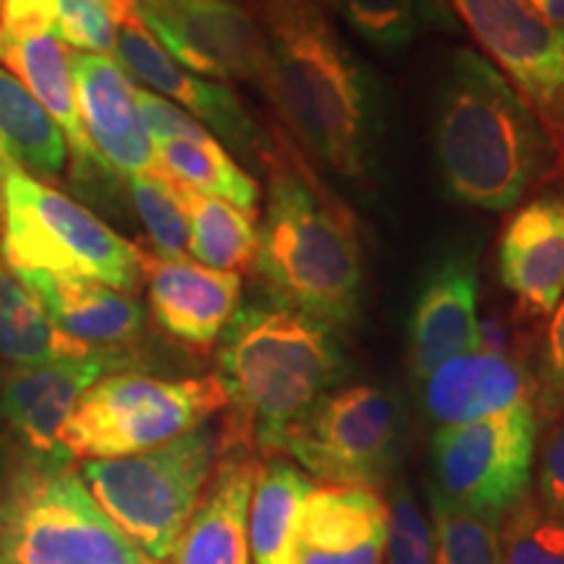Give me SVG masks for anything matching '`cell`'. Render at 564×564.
I'll return each instance as SVG.
<instances>
[{
	"label": "cell",
	"instance_id": "cell-17",
	"mask_svg": "<svg viewBox=\"0 0 564 564\" xmlns=\"http://www.w3.org/2000/svg\"><path fill=\"white\" fill-rule=\"evenodd\" d=\"M76 108L89 144L112 173L158 171L154 144L137 108V84L112 55L70 51Z\"/></svg>",
	"mask_w": 564,
	"mask_h": 564
},
{
	"label": "cell",
	"instance_id": "cell-3",
	"mask_svg": "<svg viewBox=\"0 0 564 564\" xmlns=\"http://www.w3.org/2000/svg\"><path fill=\"white\" fill-rule=\"evenodd\" d=\"M217 343L230 408L220 444H243L259 457L280 455L288 429L343 379L335 329L267 293L241 303Z\"/></svg>",
	"mask_w": 564,
	"mask_h": 564
},
{
	"label": "cell",
	"instance_id": "cell-9",
	"mask_svg": "<svg viewBox=\"0 0 564 564\" xmlns=\"http://www.w3.org/2000/svg\"><path fill=\"white\" fill-rule=\"evenodd\" d=\"M400 453V415L382 387L327 392L282 436L280 455L327 486L382 489Z\"/></svg>",
	"mask_w": 564,
	"mask_h": 564
},
{
	"label": "cell",
	"instance_id": "cell-24",
	"mask_svg": "<svg viewBox=\"0 0 564 564\" xmlns=\"http://www.w3.org/2000/svg\"><path fill=\"white\" fill-rule=\"evenodd\" d=\"M314 481L285 457L259 465L249 505L251 564H295V528Z\"/></svg>",
	"mask_w": 564,
	"mask_h": 564
},
{
	"label": "cell",
	"instance_id": "cell-30",
	"mask_svg": "<svg viewBox=\"0 0 564 564\" xmlns=\"http://www.w3.org/2000/svg\"><path fill=\"white\" fill-rule=\"evenodd\" d=\"M502 564H564V523L528 491L499 518Z\"/></svg>",
	"mask_w": 564,
	"mask_h": 564
},
{
	"label": "cell",
	"instance_id": "cell-4",
	"mask_svg": "<svg viewBox=\"0 0 564 564\" xmlns=\"http://www.w3.org/2000/svg\"><path fill=\"white\" fill-rule=\"evenodd\" d=\"M264 173L270 183L253 262L262 291L335 333L352 327L361 314L364 257L350 212L278 144Z\"/></svg>",
	"mask_w": 564,
	"mask_h": 564
},
{
	"label": "cell",
	"instance_id": "cell-12",
	"mask_svg": "<svg viewBox=\"0 0 564 564\" xmlns=\"http://www.w3.org/2000/svg\"><path fill=\"white\" fill-rule=\"evenodd\" d=\"M141 24L178 66L215 82H249L267 95L270 45L238 0H139Z\"/></svg>",
	"mask_w": 564,
	"mask_h": 564
},
{
	"label": "cell",
	"instance_id": "cell-43",
	"mask_svg": "<svg viewBox=\"0 0 564 564\" xmlns=\"http://www.w3.org/2000/svg\"><path fill=\"white\" fill-rule=\"evenodd\" d=\"M0 11H3V0H0Z\"/></svg>",
	"mask_w": 564,
	"mask_h": 564
},
{
	"label": "cell",
	"instance_id": "cell-39",
	"mask_svg": "<svg viewBox=\"0 0 564 564\" xmlns=\"http://www.w3.org/2000/svg\"><path fill=\"white\" fill-rule=\"evenodd\" d=\"M528 3H531L546 21H552L554 26L564 30V0H528Z\"/></svg>",
	"mask_w": 564,
	"mask_h": 564
},
{
	"label": "cell",
	"instance_id": "cell-33",
	"mask_svg": "<svg viewBox=\"0 0 564 564\" xmlns=\"http://www.w3.org/2000/svg\"><path fill=\"white\" fill-rule=\"evenodd\" d=\"M61 37L70 51L112 55L118 32L139 17V0H53Z\"/></svg>",
	"mask_w": 564,
	"mask_h": 564
},
{
	"label": "cell",
	"instance_id": "cell-21",
	"mask_svg": "<svg viewBox=\"0 0 564 564\" xmlns=\"http://www.w3.org/2000/svg\"><path fill=\"white\" fill-rule=\"evenodd\" d=\"M147 291L154 319L175 340L209 348L241 306L243 278L188 259H147Z\"/></svg>",
	"mask_w": 564,
	"mask_h": 564
},
{
	"label": "cell",
	"instance_id": "cell-15",
	"mask_svg": "<svg viewBox=\"0 0 564 564\" xmlns=\"http://www.w3.org/2000/svg\"><path fill=\"white\" fill-rule=\"evenodd\" d=\"M123 364V352L100 350L70 361L17 366L0 382V411L34 455L63 463L61 432L76 403L97 379Z\"/></svg>",
	"mask_w": 564,
	"mask_h": 564
},
{
	"label": "cell",
	"instance_id": "cell-27",
	"mask_svg": "<svg viewBox=\"0 0 564 564\" xmlns=\"http://www.w3.org/2000/svg\"><path fill=\"white\" fill-rule=\"evenodd\" d=\"M175 183V192L188 217V251L204 267L223 272L253 270L259 249V230L253 215L232 204L199 194L194 188Z\"/></svg>",
	"mask_w": 564,
	"mask_h": 564
},
{
	"label": "cell",
	"instance_id": "cell-35",
	"mask_svg": "<svg viewBox=\"0 0 564 564\" xmlns=\"http://www.w3.org/2000/svg\"><path fill=\"white\" fill-rule=\"evenodd\" d=\"M535 413L539 421L552 423L564 415V295L549 316L539 364L533 371Z\"/></svg>",
	"mask_w": 564,
	"mask_h": 564
},
{
	"label": "cell",
	"instance_id": "cell-40",
	"mask_svg": "<svg viewBox=\"0 0 564 564\" xmlns=\"http://www.w3.org/2000/svg\"><path fill=\"white\" fill-rule=\"evenodd\" d=\"M13 165V162L6 158L3 150H0V230H3V212H6V167Z\"/></svg>",
	"mask_w": 564,
	"mask_h": 564
},
{
	"label": "cell",
	"instance_id": "cell-6",
	"mask_svg": "<svg viewBox=\"0 0 564 564\" xmlns=\"http://www.w3.org/2000/svg\"><path fill=\"white\" fill-rule=\"evenodd\" d=\"M3 264L11 272H51L95 280L121 293L144 282L147 257L95 212L17 165L6 167Z\"/></svg>",
	"mask_w": 564,
	"mask_h": 564
},
{
	"label": "cell",
	"instance_id": "cell-28",
	"mask_svg": "<svg viewBox=\"0 0 564 564\" xmlns=\"http://www.w3.org/2000/svg\"><path fill=\"white\" fill-rule=\"evenodd\" d=\"M154 158L160 171L173 181L257 217L262 199L259 181L217 139L160 141L154 144Z\"/></svg>",
	"mask_w": 564,
	"mask_h": 564
},
{
	"label": "cell",
	"instance_id": "cell-32",
	"mask_svg": "<svg viewBox=\"0 0 564 564\" xmlns=\"http://www.w3.org/2000/svg\"><path fill=\"white\" fill-rule=\"evenodd\" d=\"M434 525V564H502L499 520L457 510L429 489Z\"/></svg>",
	"mask_w": 564,
	"mask_h": 564
},
{
	"label": "cell",
	"instance_id": "cell-38",
	"mask_svg": "<svg viewBox=\"0 0 564 564\" xmlns=\"http://www.w3.org/2000/svg\"><path fill=\"white\" fill-rule=\"evenodd\" d=\"M476 350L491 352V356H514L523 358L514 348V327L502 314L491 312L484 319H478V345Z\"/></svg>",
	"mask_w": 564,
	"mask_h": 564
},
{
	"label": "cell",
	"instance_id": "cell-1",
	"mask_svg": "<svg viewBox=\"0 0 564 564\" xmlns=\"http://www.w3.org/2000/svg\"><path fill=\"white\" fill-rule=\"evenodd\" d=\"M270 45V97L282 123L329 173L371 178L379 100L364 63L316 0H249Z\"/></svg>",
	"mask_w": 564,
	"mask_h": 564
},
{
	"label": "cell",
	"instance_id": "cell-34",
	"mask_svg": "<svg viewBox=\"0 0 564 564\" xmlns=\"http://www.w3.org/2000/svg\"><path fill=\"white\" fill-rule=\"evenodd\" d=\"M387 502L384 564H434V525L411 486L394 484Z\"/></svg>",
	"mask_w": 564,
	"mask_h": 564
},
{
	"label": "cell",
	"instance_id": "cell-5",
	"mask_svg": "<svg viewBox=\"0 0 564 564\" xmlns=\"http://www.w3.org/2000/svg\"><path fill=\"white\" fill-rule=\"evenodd\" d=\"M220 457V423L207 421L147 453L87 460L79 478L105 518L152 564H165Z\"/></svg>",
	"mask_w": 564,
	"mask_h": 564
},
{
	"label": "cell",
	"instance_id": "cell-18",
	"mask_svg": "<svg viewBox=\"0 0 564 564\" xmlns=\"http://www.w3.org/2000/svg\"><path fill=\"white\" fill-rule=\"evenodd\" d=\"M259 465L262 457L243 444H220L207 489L167 562L251 564L249 505Z\"/></svg>",
	"mask_w": 564,
	"mask_h": 564
},
{
	"label": "cell",
	"instance_id": "cell-11",
	"mask_svg": "<svg viewBox=\"0 0 564 564\" xmlns=\"http://www.w3.org/2000/svg\"><path fill=\"white\" fill-rule=\"evenodd\" d=\"M564 158V30L528 0H449Z\"/></svg>",
	"mask_w": 564,
	"mask_h": 564
},
{
	"label": "cell",
	"instance_id": "cell-8",
	"mask_svg": "<svg viewBox=\"0 0 564 564\" xmlns=\"http://www.w3.org/2000/svg\"><path fill=\"white\" fill-rule=\"evenodd\" d=\"M0 564H152L58 460L19 470L0 499Z\"/></svg>",
	"mask_w": 564,
	"mask_h": 564
},
{
	"label": "cell",
	"instance_id": "cell-29",
	"mask_svg": "<svg viewBox=\"0 0 564 564\" xmlns=\"http://www.w3.org/2000/svg\"><path fill=\"white\" fill-rule=\"evenodd\" d=\"M348 30L379 53H403L432 26H449L444 0H329Z\"/></svg>",
	"mask_w": 564,
	"mask_h": 564
},
{
	"label": "cell",
	"instance_id": "cell-37",
	"mask_svg": "<svg viewBox=\"0 0 564 564\" xmlns=\"http://www.w3.org/2000/svg\"><path fill=\"white\" fill-rule=\"evenodd\" d=\"M535 497L564 523V415L546 423L539 453V491Z\"/></svg>",
	"mask_w": 564,
	"mask_h": 564
},
{
	"label": "cell",
	"instance_id": "cell-22",
	"mask_svg": "<svg viewBox=\"0 0 564 564\" xmlns=\"http://www.w3.org/2000/svg\"><path fill=\"white\" fill-rule=\"evenodd\" d=\"M421 398L426 415L440 429L465 426L520 403H535L533 371L523 358L474 350L423 379Z\"/></svg>",
	"mask_w": 564,
	"mask_h": 564
},
{
	"label": "cell",
	"instance_id": "cell-25",
	"mask_svg": "<svg viewBox=\"0 0 564 564\" xmlns=\"http://www.w3.org/2000/svg\"><path fill=\"white\" fill-rule=\"evenodd\" d=\"M0 150L30 175L55 178L68 160V141L53 116L11 70L0 66Z\"/></svg>",
	"mask_w": 564,
	"mask_h": 564
},
{
	"label": "cell",
	"instance_id": "cell-14",
	"mask_svg": "<svg viewBox=\"0 0 564 564\" xmlns=\"http://www.w3.org/2000/svg\"><path fill=\"white\" fill-rule=\"evenodd\" d=\"M116 61L126 74H133L150 87L154 95L165 97L178 105L183 112L204 126L228 152L253 167L264 171L267 160L272 158L274 141L259 129L246 105L238 100L236 91L223 82L204 79L175 63L160 47L150 30L141 24V17L126 21L118 32Z\"/></svg>",
	"mask_w": 564,
	"mask_h": 564
},
{
	"label": "cell",
	"instance_id": "cell-2",
	"mask_svg": "<svg viewBox=\"0 0 564 564\" xmlns=\"http://www.w3.org/2000/svg\"><path fill=\"white\" fill-rule=\"evenodd\" d=\"M444 188L460 204L510 212L564 173V158L497 66L460 47L444 70L434 112Z\"/></svg>",
	"mask_w": 564,
	"mask_h": 564
},
{
	"label": "cell",
	"instance_id": "cell-19",
	"mask_svg": "<svg viewBox=\"0 0 564 564\" xmlns=\"http://www.w3.org/2000/svg\"><path fill=\"white\" fill-rule=\"evenodd\" d=\"M387 502L366 486H314L295 528V564H382Z\"/></svg>",
	"mask_w": 564,
	"mask_h": 564
},
{
	"label": "cell",
	"instance_id": "cell-42",
	"mask_svg": "<svg viewBox=\"0 0 564 564\" xmlns=\"http://www.w3.org/2000/svg\"><path fill=\"white\" fill-rule=\"evenodd\" d=\"M0 470H3V444H0Z\"/></svg>",
	"mask_w": 564,
	"mask_h": 564
},
{
	"label": "cell",
	"instance_id": "cell-36",
	"mask_svg": "<svg viewBox=\"0 0 564 564\" xmlns=\"http://www.w3.org/2000/svg\"><path fill=\"white\" fill-rule=\"evenodd\" d=\"M137 108L141 121H144V129L150 133L152 144H160V141H209L215 139L212 133L194 121L188 112H183L178 105H173L165 97L154 95L152 89L137 87Z\"/></svg>",
	"mask_w": 564,
	"mask_h": 564
},
{
	"label": "cell",
	"instance_id": "cell-16",
	"mask_svg": "<svg viewBox=\"0 0 564 564\" xmlns=\"http://www.w3.org/2000/svg\"><path fill=\"white\" fill-rule=\"evenodd\" d=\"M505 291L523 319H546L564 295V188L535 194L507 217L497 241Z\"/></svg>",
	"mask_w": 564,
	"mask_h": 564
},
{
	"label": "cell",
	"instance_id": "cell-7",
	"mask_svg": "<svg viewBox=\"0 0 564 564\" xmlns=\"http://www.w3.org/2000/svg\"><path fill=\"white\" fill-rule=\"evenodd\" d=\"M228 408V392L217 373L162 379L116 371L97 379L61 432L66 460H112L160 447L194 432Z\"/></svg>",
	"mask_w": 564,
	"mask_h": 564
},
{
	"label": "cell",
	"instance_id": "cell-10",
	"mask_svg": "<svg viewBox=\"0 0 564 564\" xmlns=\"http://www.w3.org/2000/svg\"><path fill=\"white\" fill-rule=\"evenodd\" d=\"M539 423L535 403H520L465 426L436 429L432 491L457 510L499 520L531 491Z\"/></svg>",
	"mask_w": 564,
	"mask_h": 564
},
{
	"label": "cell",
	"instance_id": "cell-41",
	"mask_svg": "<svg viewBox=\"0 0 564 564\" xmlns=\"http://www.w3.org/2000/svg\"><path fill=\"white\" fill-rule=\"evenodd\" d=\"M316 3H319V6H324V9H327V11H329V0H316Z\"/></svg>",
	"mask_w": 564,
	"mask_h": 564
},
{
	"label": "cell",
	"instance_id": "cell-26",
	"mask_svg": "<svg viewBox=\"0 0 564 564\" xmlns=\"http://www.w3.org/2000/svg\"><path fill=\"white\" fill-rule=\"evenodd\" d=\"M91 352L100 350L63 333L34 293L21 285L9 267L0 264V356L17 366H37L87 358Z\"/></svg>",
	"mask_w": 564,
	"mask_h": 564
},
{
	"label": "cell",
	"instance_id": "cell-20",
	"mask_svg": "<svg viewBox=\"0 0 564 564\" xmlns=\"http://www.w3.org/2000/svg\"><path fill=\"white\" fill-rule=\"evenodd\" d=\"M478 345L476 262L453 253L436 262L421 282L411 314V371L415 382Z\"/></svg>",
	"mask_w": 564,
	"mask_h": 564
},
{
	"label": "cell",
	"instance_id": "cell-13",
	"mask_svg": "<svg viewBox=\"0 0 564 564\" xmlns=\"http://www.w3.org/2000/svg\"><path fill=\"white\" fill-rule=\"evenodd\" d=\"M68 58L70 51L61 37L53 0H3L0 66L11 70L61 126L76 173L112 175L84 133Z\"/></svg>",
	"mask_w": 564,
	"mask_h": 564
},
{
	"label": "cell",
	"instance_id": "cell-31",
	"mask_svg": "<svg viewBox=\"0 0 564 564\" xmlns=\"http://www.w3.org/2000/svg\"><path fill=\"white\" fill-rule=\"evenodd\" d=\"M126 183H129L133 209L160 259H186L188 217L171 175L158 167L144 175H129Z\"/></svg>",
	"mask_w": 564,
	"mask_h": 564
},
{
	"label": "cell",
	"instance_id": "cell-23",
	"mask_svg": "<svg viewBox=\"0 0 564 564\" xmlns=\"http://www.w3.org/2000/svg\"><path fill=\"white\" fill-rule=\"evenodd\" d=\"M42 303L51 319L91 350L121 352L144 329V308L129 293L95 280L51 272H13Z\"/></svg>",
	"mask_w": 564,
	"mask_h": 564
}]
</instances>
